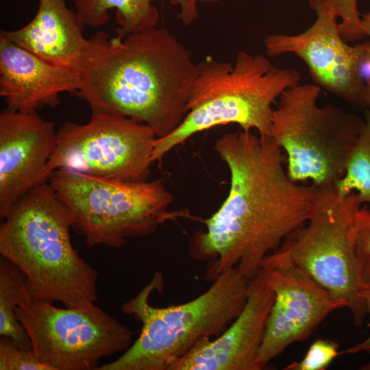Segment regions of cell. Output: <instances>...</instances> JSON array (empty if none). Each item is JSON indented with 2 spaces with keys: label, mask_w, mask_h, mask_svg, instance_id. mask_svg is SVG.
<instances>
[{
  "label": "cell",
  "mask_w": 370,
  "mask_h": 370,
  "mask_svg": "<svg viewBox=\"0 0 370 370\" xmlns=\"http://www.w3.org/2000/svg\"><path fill=\"white\" fill-rule=\"evenodd\" d=\"M214 149L230 173L228 195L195 233L190 254L208 261L206 280L229 269L249 280L265 258L310 218L319 187L293 182L282 149L271 136L242 130L218 138Z\"/></svg>",
  "instance_id": "6da1fadb"
},
{
  "label": "cell",
  "mask_w": 370,
  "mask_h": 370,
  "mask_svg": "<svg viewBox=\"0 0 370 370\" xmlns=\"http://www.w3.org/2000/svg\"><path fill=\"white\" fill-rule=\"evenodd\" d=\"M77 95L92 113L125 116L164 138L183 121L197 74L190 51L164 28L86 38Z\"/></svg>",
  "instance_id": "7a4b0ae2"
},
{
  "label": "cell",
  "mask_w": 370,
  "mask_h": 370,
  "mask_svg": "<svg viewBox=\"0 0 370 370\" xmlns=\"http://www.w3.org/2000/svg\"><path fill=\"white\" fill-rule=\"evenodd\" d=\"M2 220L1 256L20 270L32 301L95 304L98 272L73 247V216L49 182L22 196Z\"/></svg>",
  "instance_id": "3957f363"
},
{
  "label": "cell",
  "mask_w": 370,
  "mask_h": 370,
  "mask_svg": "<svg viewBox=\"0 0 370 370\" xmlns=\"http://www.w3.org/2000/svg\"><path fill=\"white\" fill-rule=\"evenodd\" d=\"M301 78L297 71L277 67L260 54L240 51L234 63L207 56L197 63L183 121L169 135L157 138L153 162H160L193 135L217 125L236 123L271 136L273 103Z\"/></svg>",
  "instance_id": "277c9868"
},
{
  "label": "cell",
  "mask_w": 370,
  "mask_h": 370,
  "mask_svg": "<svg viewBox=\"0 0 370 370\" xmlns=\"http://www.w3.org/2000/svg\"><path fill=\"white\" fill-rule=\"evenodd\" d=\"M249 280L236 269L219 275L204 293L184 304L156 307L151 293L162 287L160 273L121 307L142 324L138 337L116 360L98 370H168L198 341L221 334L242 310Z\"/></svg>",
  "instance_id": "5b68a950"
},
{
  "label": "cell",
  "mask_w": 370,
  "mask_h": 370,
  "mask_svg": "<svg viewBox=\"0 0 370 370\" xmlns=\"http://www.w3.org/2000/svg\"><path fill=\"white\" fill-rule=\"evenodd\" d=\"M48 182L72 212L73 229L88 247L119 249L181 214L169 210L173 196L161 179L123 182L57 169Z\"/></svg>",
  "instance_id": "8992f818"
},
{
  "label": "cell",
  "mask_w": 370,
  "mask_h": 370,
  "mask_svg": "<svg viewBox=\"0 0 370 370\" xmlns=\"http://www.w3.org/2000/svg\"><path fill=\"white\" fill-rule=\"evenodd\" d=\"M321 88L299 84L284 90L273 108L271 137L286 155L288 177L334 186L364 125L358 114L331 104L320 106Z\"/></svg>",
  "instance_id": "52a82bcc"
},
{
  "label": "cell",
  "mask_w": 370,
  "mask_h": 370,
  "mask_svg": "<svg viewBox=\"0 0 370 370\" xmlns=\"http://www.w3.org/2000/svg\"><path fill=\"white\" fill-rule=\"evenodd\" d=\"M362 204L355 192L341 196L334 186L319 187L307 222L267 256L299 268L341 299L356 326L367 314L355 248Z\"/></svg>",
  "instance_id": "ba28073f"
},
{
  "label": "cell",
  "mask_w": 370,
  "mask_h": 370,
  "mask_svg": "<svg viewBox=\"0 0 370 370\" xmlns=\"http://www.w3.org/2000/svg\"><path fill=\"white\" fill-rule=\"evenodd\" d=\"M52 304L31 301L15 308L38 359L51 370H98L101 359L132 345L133 332L95 304Z\"/></svg>",
  "instance_id": "9c48e42d"
},
{
  "label": "cell",
  "mask_w": 370,
  "mask_h": 370,
  "mask_svg": "<svg viewBox=\"0 0 370 370\" xmlns=\"http://www.w3.org/2000/svg\"><path fill=\"white\" fill-rule=\"evenodd\" d=\"M157 136L131 119L92 113L86 124L64 123L57 131L50 172L66 169L110 180H148Z\"/></svg>",
  "instance_id": "30bf717a"
},
{
  "label": "cell",
  "mask_w": 370,
  "mask_h": 370,
  "mask_svg": "<svg viewBox=\"0 0 370 370\" xmlns=\"http://www.w3.org/2000/svg\"><path fill=\"white\" fill-rule=\"evenodd\" d=\"M309 5L316 16L314 23L297 34L267 36V55L297 56L307 66L314 84L352 105L369 108L361 72L369 42L349 45L340 33L338 18L323 0H310Z\"/></svg>",
  "instance_id": "8fae6325"
},
{
  "label": "cell",
  "mask_w": 370,
  "mask_h": 370,
  "mask_svg": "<svg viewBox=\"0 0 370 370\" xmlns=\"http://www.w3.org/2000/svg\"><path fill=\"white\" fill-rule=\"evenodd\" d=\"M262 267L275 299L258 352V370L291 344L308 338L331 312L347 308L341 299L291 264L267 256Z\"/></svg>",
  "instance_id": "7c38bea8"
},
{
  "label": "cell",
  "mask_w": 370,
  "mask_h": 370,
  "mask_svg": "<svg viewBox=\"0 0 370 370\" xmlns=\"http://www.w3.org/2000/svg\"><path fill=\"white\" fill-rule=\"evenodd\" d=\"M53 122L37 112L5 109L0 114V217L34 187L49 182L55 149Z\"/></svg>",
  "instance_id": "4fadbf2b"
},
{
  "label": "cell",
  "mask_w": 370,
  "mask_h": 370,
  "mask_svg": "<svg viewBox=\"0 0 370 370\" xmlns=\"http://www.w3.org/2000/svg\"><path fill=\"white\" fill-rule=\"evenodd\" d=\"M275 293L264 268L249 280L245 304L215 339L204 338L168 370H258V356Z\"/></svg>",
  "instance_id": "5bb4252c"
},
{
  "label": "cell",
  "mask_w": 370,
  "mask_h": 370,
  "mask_svg": "<svg viewBox=\"0 0 370 370\" xmlns=\"http://www.w3.org/2000/svg\"><path fill=\"white\" fill-rule=\"evenodd\" d=\"M76 69L47 62L0 34V95L7 109L34 112L56 108L63 92H76Z\"/></svg>",
  "instance_id": "9a60e30c"
},
{
  "label": "cell",
  "mask_w": 370,
  "mask_h": 370,
  "mask_svg": "<svg viewBox=\"0 0 370 370\" xmlns=\"http://www.w3.org/2000/svg\"><path fill=\"white\" fill-rule=\"evenodd\" d=\"M77 12L65 0H38L35 16L24 27L0 34L47 62L76 69L86 38Z\"/></svg>",
  "instance_id": "2e32d148"
},
{
  "label": "cell",
  "mask_w": 370,
  "mask_h": 370,
  "mask_svg": "<svg viewBox=\"0 0 370 370\" xmlns=\"http://www.w3.org/2000/svg\"><path fill=\"white\" fill-rule=\"evenodd\" d=\"M156 0H72L84 26L99 27L110 19V11L116 10L118 36L156 27L159 12L153 4ZM180 8L179 18L184 25L195 20L186 0H170Z\"/></svg>",
  "instance_id": "e0dca14e"
},
{
  "label": "cell",
  "mask_w": 370,
  "mask_h": 370,
  "mask_svg": "<svg viewBox=\"0 0 370 370\" xmlns=\"http://www.w3.org/2000/svg\"><path fill=\"white\" fill-rule=\"evenodd\" d=\"M32 301L20 270L0 258V335L10 337L19 347L32 349L29 337L16 317L15 308Z\"/></svg>",
  "instance_id": "ac0fdd59"
},
{
  "label": "cell",
  "mask_w": 370,
  "mask_h": 370,
  "mask_svg": "<svg viewBox=\"0 0 370 370\" xmlns=\"http://www.w3.org/2000/svg\"><path fill=\"white\" fill-rule=\"evenodd\" d=\"M334 187L341 196L356 193L370 209V108L365 113L364 125L348 158L345 173Z\"/></svg>",
  "instance_id": "d6986e66"
},
{
  "label": "cell",
  "mask_w": 370,
  "mask_h": 370,
  "mask_svg": "<svg viewBox=\"0 0 370 370\" xmlns=\"http://www.w3.org/2000/svg\"><path fill=\"white\" fill-rule=\"evenodd\" d=\"M332 12L340 19L338 29L344 40L358 41L366 32L358 8V0H323Z\"/></svg>",
  "instance_id": "ffe728a7"
},
{
  "label": "cell",
  "mask_w": 370,
  "mask_h": 370,
  "mask_svg": "<svg viewBox=\"0 0 370 370\" xmlns=\"http://www.w3.org/2000/svg\"><path fill=\"white\" fill-rule=\"evenodd\" d=\"M0 370H51L40 362L32 349L19 347L10 337L1 336Z\"/></svg>",
  "instance_id": "44dd1931"
},
{
  "label": "cell",
  "mask_w": 370,
  "mask_h": 370,
  "mask_svg": "<svg viewBox=\"0 0 370 370\" xmlns=\"http://www.w3.org/2000/svg\"><path fill=\"white\" fill-rule=\"evenodd\" d=\"M356 255L362 288L370 289V209L361 207L356 234Z\"/></svg>",
  "instance_id": "7402d4cb"
},
{
  "label": "cell",
  "mask_w": 370,
  "mask_h": 370,
  "mask_svg": "<svg viewBox=\"0 0 370 370\" xmlns=\"http://www.w3.org/2000/svg\"><path fill=\"white\" fill-rule=\"evenodd\" d=\"M340 356L338 345L330 340L317 339L299 361L289 364L286 370H324Z\"/></svg>",
  "instance_id": "603a6c76"
},
{
  "label": "cell",
  "mask_w": 370,
  "mask_h": 370,
  "mask_svg": "<svg viewBox=\"0 0 370 370\" xmlns=\"http://www.w3.org/2000/svg\"><path fill=\"white\" fill-rule=\"evenodd\" d=\"M363 297L367 313L370 314V289L363 290ZM362 352H370V335L360 343L340 351V355L354 354Z\"/></svg>",
  "instance_id": "cb8c5ba5"
},
{
  "label": "cell",
  "mask_w": 370,
  "mask_h": 370,
  "mask_svg": "<svg viewBox=\"0 0 370 370\" xmlns=\"http://www.w3.org/2000/svg\"><path fill=\"white\" fill-rule=\"evenodd\" d=\"M362 21L365 29L366 36L369 37V46L367 51V57L366 62H368L369 69V77L367 84L368 99L370 108V10L366 12L364 14H362Z\"/></svg>",
  "instance_id": "d4e9b609"
},
{
  "label": "cell",
  "mask_w": 370,
  "mask_h": 370,
  "mask_svg": "<svg viewBox=\"0 0 370 370\" xmlns=\"http://www.w3.org/2000/svg\"><path fill=\"white\" fill-rule=\"evenodd\" d=\"M221 0H186L188 7L193 14V16L197 18L198 16L197 11V3L199 2L204 3H214L217 2Z\"/></svg>",
  "instance_id": "484cf974"
}]
</instances>
